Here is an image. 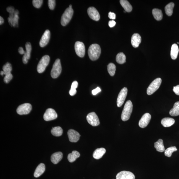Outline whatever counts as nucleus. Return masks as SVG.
<instances>
[{
  "label": "nucleus",
  "instance_id": "41",
  "mask_svg": "<svg viewBox=\"0 0 179 179\" xmlns=\"http://www.w3.org/2000/svg\"><path fill=\"white\" fill-rule=\"evenodd\" d=\"M101 91V89L99 87H97L95 89L93 90L92 91V93L94 95H96L97 93H99V92Z\"/></svg>",
  "mask_w": 179,
  "mask_h": 179
},
{
  "label": "nucleus",
  "instance_id": "2",
  "mask_svg": "<svg viewBox=\"0 0 179 179\" xmlns=\"http://www.w3.org/2000/svg\"><path fill=\"white\" fill-rule=\"evenodd\" d=\"M101 53V48L99 45L93 44L90 46L88 54L90 58L92 61L97 60L99 58Z\"/></svg>",
  "mask_w": 179,
  "mask_h": 179
},
{
  "label": "nucleus",
  "instance_id": "24",
  "mask_svg": "<svg viewBox=\"0 0 179 179\" xmlns=\"http://www.w3.org/2000/svg\"><path fill=\"white\" fill-rule=\"evenodd\" d=\"M154 147L157 151L162 152L165 151V148L163 144V141L162 139H159L154 144Z\"/></svg>",
  "mask_w": 179,
  "mask_h": 179
},
{
  "label": "nucleus",
  "instance_id": "45",
  "mask_svg": "<svg viewBox=\"0 0 179 179\" xmlns=\"http://www.w3.org/2000/svg\"><path fill=\"white\" fill-rule=\"evenodd\" d=\"M18 52L21 55H24L25 53V51H24L23 48L20 47L19 48L18 50Z\"/></svg>",
  "mask_w": 179,
  "mask_h": 179
},
{
  "label": "nucleus",
  "instance_id": "26",
  "mask_svg": "<svg viewBox=\"0 0 179 179\" xmlns=\"http://www.w3.org/2000/svg\"><path fill=\"white\" fill-rule=\"evenodd\" d=\"M80 154L77 151H74L72 153H70L68 156L67 158L69 161L70 162H73L76 161L77 158L80 156Z\"/></svg>",
  "mask_w": 179,
  "mask_h": 179
},
{
  "label": "nucleus",
  "instance_id": "35",
  "mask_svg": "<svg viewBox=\"0 0 179 179\" xmlns=\"http://www.w3.org/2000/svg\"><path fill=\"white\" fill-rule=\"evenodd\" d=\"M177 150L178 149L175 146L168 148L165 151V155L167 157H170L173 152L177 151Z\"/></svg>",
  "mask_w": 179,
  "mask_h": 179
},
{
  "label": "nucleus",
  "instance_id": "38",
  "mask_svg": "<svg viewBox=\"0 0 179 179\" xmlns=\"http://www.w3.org/2000/svg\"><path fill=\"white\" fill-rule=\"evenodd\" d=\"M13 76L12 74L5 75L4 78V81L5 83H8L12 79Z\"/></svg>",
  "mask_w": 179,
  "mask_h": 179
},
{
  "label": "nucleus",
  "instance_id": "7",
  "mask_svg": "<svg viewBox=\"0 0 179 179\" xmlns=\"http://www.w3.org/2000/svg\"><path fill=\"white\" fill-rule=\"evenodd\" d=\"M50 61V57L48 55L43 56L40 60L37 67V70L40 74L44 72Z\"/></svg>",
  "mask_w": 179,
  "mask_h": 179
},
{
  "label": "nucleus",
  "instance_id": "47",
  "mask_svg": "<svg viewBox=\"0 0 179 179\" xmlns=\"http://www.w3.org/2000/svg\"><path fill=\"white\" fill-rule=\"evenodd\" d=\"M1 75L2 76H3L4 75V72L3 71H1Z\"/></svg>",
  "mask_w": 179,
  "mask_h": 179
},
{
  "label": "nucleus",
  "instance_id": "9",
  "mask_svg": "<svg viewBox=\"0 0 179 179\" xmlns=\"http://www.w3.org/2000/svg\"><path fill=\"white\" fill-rule=\"evenodd\" d=\"M87 120L89 124L93 126H96L100 124V121L98 116L95 112L88 114L87 116Z\"/></svg>",
  "mask_w": 179,
  "mask_h": 179
},
{
  "label": "nucleus",
  "instance_id": "37",
  "mask_svg": "<svg viewBox=\"0 0 179 179\" xmlns=\"http://www.w3.org/2000/svg\"><path fill=\"white\" fill-rule=\"evenodd\" d=\"M49 8L51 10H53L56 6V1L55 0H49L48 1Z\"/></svg>",
  "mask_w": 179,
  "mask_h": 179
},
{
  "label": "nucleus",
  "instance_id": "1",
  "mask_svg": "<svg viewBox=\"0 0 179 179\" xmlns=\"http://www.w3.org/2000/svg\"><path fill=\"white\" fill-rule=\"evenodd\" d=\"M7 11L9 13V17L8 18V22L10 25L12 27H17L18 25L19 11L15 10L13 6H9L7 8Z\"/></svg>",
  "mask_w": 179,
  "mask_h": 179
},
{
  "label": "nucleus",
  "instance_id": "14",
  "mask_svg": "<svg viewBox=\"0 0 179 179\" xmlns=\"http://www.w3.org/2000/svg\"><path fill=\"white\" fill-rule=\"evenodd\" d=\"M87 12L90 17L92 19L96 21L100 20V16L96 8L93 7H89L87 10Z\"/></svg>",
  "mask_w": 179,
  "mask_h": 179
},
{
  "label": "nucleus",
  "instance_id": "16",
  "mask_svg": "<svg viewBox=\"0 0 179 179\" xmlns=\"http://www.w3.org/2000/svg\"><path fill=\"white\" fill-rule=\"evenodd\" d=\"M116 179H135V176L131 172L123 171L116 175Z\"/></svg>",
  "mask_w": 179,
  "mask_h": 179
},
{
  "label": "nucleus",
  "instance_id": "8",
  "mask_svg": "<svg viewBox=\"0 0 179 179\" xmlns=\"http://www.w3.org/2000/svg\"><path fill=\"white\" fill-rule=\"evenodd\" d=\"M32 109V107L30 104L25 103L19 106L16 111L19 115H27L30 112Z\"/></svg>",
  "mask_w": 179,
  "mask_h": 179
},
{
  "label": "nucleus",
  "instance_id": "3",
  "mask_svg": "<svg viewBox=\"0 0 179 179\" xmlns=\"http://www.w3.org/2000/svg\"><path fill=\"white\" fill-rule=\"evenodd\" d=\"M133 105L130 100L127 101L124 105L123 112L122 113L121 118L122 121H126L130 118L132 112Z\"/></svg>",
  "mask_w": 179,
  "mask_h": 179
},
{
  "label": "nucleus",
  "instance_id": "12",
  "mask_svg": "<svg viewBox=\"0 0 179 179\" xmlns=\"http://www.w3.org/2000/svg\"><path fill=\"white\" fill-rule=\"evenodd\" d=\"M58 117V115L55 110L52 108H48L46 110L44 115V118L46 121H51L56 119Z\"/></svg>",
  "mask_w": 179,
  "mask_h": 179
},
{
  "label": "nucleus",
  "instance_id": "43",
  "mask_svg": "<svg viewBox=\"0 0 179 179\" xmlns=\"http://www.w3.org/2000/svg\"><path fill=\"white\" fill-rule=\"evenodd\" d=\"M116 24V22L115 21H110L109 22H108V26H109L110 28H112L115 26Z\"/></svg>",
  "mask_w": 179,
  "mask_h": 179
},
{
  "label": "nucleus",
  "instance_id": "23",
  "mask_svg": "<svg viewBox=\"0 0 179 179\" xmlns=\"http://www.w3.org/2000/svg\"><path fill=\"white\" fill-rule=\"evenodd\" d=\"M179 52L178 46L177 44L172 45L170 51V56L172 59L175 60L177 58Z\"/></svg>",
  "mask_w": 179,
  "mask_h": 179
},
{
  "label": "nucleus",
  "instance_id": "25",
  "mask_svg": "<svg viewBox=\"0 0 179 179\" xmlns=\"http://www.w3.org/2000/svg\"><path fill=\"white\" fill-rule=\"evenodd\" d=\"M120 3L126 12H130L132 11V7L128 1L126 0H121Z\"/></svg>",
  "mask_w": 179,
  "mask_h": 179
},
{
  "label": "nucleus",
  "instance_id": "22",
  "mask_svg": "<svg viewBox=\"0 0 179 179\" xmlns=\"http://www.w3.org/2000/svg\"><path fill=\"white\" fill-rule=\"evenodd\" d=\"M175 123V119L170 118H164L162 119L161 121L162 125L165 127L172 126Z\"/></svg>",
  "mask_w": 179,
  "mask_h": 179
},
{
  "label": "nucleus",
  "instance_id": "17",
  "mask_svg": "<svg viewBox=\"0 0 179 179\" xmlns=\"http://www.w3.org/2000/svg\"><path fill=\"white\" fill-rule=\"evenodd\" d=\"M51 36L50 32L48 30L44 32L39 43L41 47H44L47 45L49 41Z\"/></svg>",
  "mask_w": 179,
  "mask_h": 179
},
{
  "label": "nucleus",
  "instance_id": "15",
  "mask_svg": "<svg viewBox=\"0 0 179 179\" xmlns=\"http://www.w3.org/2000/svg\"><path fill=\"white\" fill-rule=\"evenodd\" d=\"M69 140L71 142H77L79 140L80 135L79 133L74 129H70L67 132Z\"/></svg>",
  "mask_w": 179,
  "mask_h": 179
},
{
  "label": "nucleus",
  "instance_id": "18",
  "mask_svg": "<svg viewBox=\"0 0 179 179\" xmlns=\"http://www.w3.org/2000/svg\"><path fill=\"white\" fill-rule=\"evenodd\" d=\"M141 41V38L140 35L138 33H135L131 38V43L133 47L136 48L139 47Z\"/></svg>",
  "mask_w": 179,
  "mask_h": 179
},
{
  "label": "nucleus",
  "instance_id": "6",
  "mask_svg": "<svg viewBox=\"0 0 179 179\" xmlns=\"http://www.w3.org/2000/svg\"><path fill=\"white\" fill-rule=\"evenodd\" d=\"M162 82L161 78H157L154 80L148 87L147 90V94L149 95H150L158 90L161 85Z\"/></svg>",
  "mask_w": 179,
  "mask_h": 179
},
{
  "label": "nucleus",
  "instance_id": "31",
  "mask_svg": "<svg viewBox=\"0 0 179 179\" xmlns=\"http://www.w3.org/2000/svg\"><path fill=\"white\" fill-rule=\"evenodd\" d=\"M126 56L123 53H118L116 56V60L119 64H123L126 62Z\"/></svg>",
  "mask_w": 179,
  "mask_h": 179
},
{
  "label": "nucleus",
  "instance_id": "11",
  "mask_svg": "<svg viewBox=\"0 0 179 179\" xmlns=\"http://www.w3.org/2000/svg\"><path fill=\"white\" fill-rule=\"evenodd\" d=\"M128 90L126 87H124L121 90L119 93L117 100V106L120 107L124 103L127 94Z\"/></svg>",
  "mask_w": 179,
  "mask_h": 179
},
{
  "label": "nucleus",
  "instance_id": "46",
  "mask_svg": "<svg viewBox=\"0 0 179 179\" xmlns=\"http://www.w3.org/2000/svg\"><path fill=\"white\" fill-rule=\"evenodd\" d=\"M4 20L3 18L1 16V17H0V25H2V24L4 23Z\"/></svg>",
  "mask_w": 179,
  "mask_h": 179
},
{
  "label": "nucleus",
  "instance_id": "28",
  "mask_svg": "<svg viewBox=\"0 0 179 179\" xmlns=\"http://www.w3.org/2000/svg\"><path fill=\"white\" fill-rule=\"evenodd\" d=\"M152 14L154 18L157 21L161 20L163 17L162 10L158 9H154L152 10Z\"/></svg>",
  "mask_w": 179,
  "mask_h": 179
},
{
  "label": "nucleus",
  "instance_id": "5",
  "mask_svg": "<svg viewBox=\"0 0 179 179\" xmlns=\"http://www.w3.org/2000/svg\"><path fill=\"white\" fill-rule=\"evenodd\" d=\"M62 71V67L60 60L57 59L54 63L53 68L51 71V77L53 78H58L60 75Z\"/></svg>",
  "mask_w": 179,
  "mask_h": 179
},
{
  "label": "nucleus",
  "instance_id": "21",
  "mask_svg": "<svg viewBox=\"0 0 179 179\" xmlns=\"http://www.w3.org/2000/svg\"><path fill=\"white\" fill-rule=\"evenodd\" d=\"M106 152L105 149L103 148H98L94 151L93 154V158L96 159H99L102 158Z\"/></svg>",
  "mask_w": 179,
  "mask_h": 179
},
{
  "label": "nucleus",
  "instance_id": "32",
  "mask_svg": "<svg viewBox=\"0 0 179 179\" xmlns=\"http://www.w3.org/2000/svg\"><path fill=\"white\" fill-rule=\"evenodd\" d=\"M2 69L4 72V75H5L12 74L11 73L12 70V67L11 64L9 63V62H7L3 66Z\"/></svg>",
  "mask_w": 179,
  "mask_h": 179
},
{
  "label": "nucleus",
  "instance_id": "36",
  "mask_svg": "<svg viewBox=\"0 0 179 179\" xmlns=\"http://www.w3.org/2000/svg\"><path fill=\"white\" fill-rule=\"evenodd\" d=\"M43 1L42 0H33L32 1V5L35 8L39 9L42 6Z\"/></svg>",
  "mask_w": 179,
  "mask_h": 179
},
{
  "label": "nucleus",
  "instance_id": "19",
  "mask_svg": "<svg viewBox=\"0 0 179 179\" xmlns=\"http://www.w3.org/2000/svg\"><path fill=\"white\" fill-rule=\"evenodd\" d=\"M63 157V154L59 152L53 153L51 157V161L53 163L56 164L60 161Z\"/></svg>",
  "mask_w": 179,
  "mask_h": 179
},
{
  "label": "nucleus",
  "instance_id": "10",
  "mask_svg": "<svg viewBox=\"0 0 179 179\" xmlns=\"http://www.w3.org/2000/svg\"><path fill=\"white\" fill-rule=\"evenodd\" d=\"M75 52L77 55L80 58H83L85 56V48L84 45L82 42L77 41L75 45Z\"/></svg>",
  "mask_w": 179,
  "mask_h": 179
},
{
  "label": "nucleus",
  "instance_id": "30",
  "mask_svg": "<svg viewBox=\"0 0 179 179\" xmlns=\"http://www.w3.org/2000/svg\"><path fill=\"white\" fill-rule=\"evenodd\" d=\"M175 6V4L171 2L167 4L165 6V13L168 16H172L173 13V8Z\"/></svg>",
  "mask_w": 179,
  "mask_h": 179
},
{
  "label": "nucleus",
  "instance_id": "34",
  "mask_svg": "<svg viewBox=\"0 0 179 179\" xmlns=\"http://www.w3.org/2000/svg\"><path fill=\"white\" fill-rule=\"evenodd\" d=\"M116 67L115 65L112 63H110L108 66V73L111 76L113 77L115 74Z\"/></svg>",
  "mask_w": 179,
  "mask_h": 179
},
{
  "label": "nucleus",
  "instance_id": "40",
  "mask_svg": "<svg viewBox=\"0 0 179 179\" xmlns=\"http://www.w3.org/2000/svg\"><path fill=\"white\" fill-rule=\"evenodd\" d=\"M108 17L111 19L114 20L116 18V14L115 13L111 12L108 13Z\"/></svg>",
  "mask_w": 179,
  "mask_h": 179
},
{
  "label": "nucleus",
  "instance_id": "27",
  "mask_svg": "<svg viewBox=\"0 0 179 179\" xmlns=\"http://www.w3.org/2000/svg\"><path fill=\"white\" fill-rule=\"evenodd\" d=\"M170 115L173 116L179 115V101L175 103L173 108L169 112Z\"/></svg>",
  "mask_w": 179,
  "mask_h": 179
},
{
  "label": "nucleus",
  "instance_id": "33",
  "mask_svg": "<svg viewBox=\"0 0 179 179\" xmlns=\"http://www.w3.org/2000/svg\"><path fill=\"white\" fill-rule=\"evenodd\" d=\"M25 48L26 51L24 55L29 60L30 58L31 53L32 50V47L31 43L29 42H27L25 45Z\"/></svg>",
  "mask_w": 179,
  "mask_h": 179
},
{
  "label": "nucleus",
  "instance_id": "39",
  "mask_svg": "<svg viewBox=\"0 0 179 179\" xmlns=\"http://www.w3.org/2000/svg\"><path fill=\"white\" fill-rule=\"evenodd\" d=\"M173 91L176 95L179 96V85L174 86L173 87Z\"/></svg>",
  "mask_w": 179,
  "mask_h": 179
},
{
  "label": "nucleus",
  "instance_id": "48",
  "mask_svg": "<svg viewBox=\"0 0 179 179\" xmlns=\"http://www.w3.org/2000/svg\"><path fill=\"white\" fill-rule=\"evenodd\" d=\"M177 43H178V44H179V43L178 42Z\"/></svg>",
  "mask_w": 179,
  "mask_h": 179
},
{
  "label": "nucleus",
  "instance_id": "29",
  "mask_svg": "<svg viewBox=\"0 0 179 179\" xmlns=\"http://www.w3.org/2000/svg\"><path fill=\"white\" fill-rule=\"evenodd\" d=\"M51 134L54 136L58 137L61 136L63 134V130L60 126L53 127L51 130Z\"/></svg>",
  "mask_w": 179,
  "mask_h": 179
},
{
  "label": "nucleus",
  "instance_id": "13",
  "mask_svg": "<svg viewBox=\"0 0 179 179\" xmlns=\"http://www.w3.org/2000/svg\"><path fill=\"white\" fill-rule=\"evenodd\" d=\"M151 118L150 114L146 113L141 118L139 123V126L141 128H144L147 127L150 123Z\"/></svg>",
  "mask_w": 179,
  "mask_h": 179
},
{
  "label": "nucleus",
  "instance_id": "42",
  "mask_svg": "<svg viewBox=\"0 0 179 179\" xmlns=\"http://www.w3.org/2000/svg\"><path fill=\"white\" fill-rule=\"evenodd\" d=\"M77 93V91L75 89H70L69 92V93L70 96H74Z\"/></svg>",
  "mask_w": 179,
  "mask_h": 179
},
{
  "label": "nucleus",
  "instance_id": "44",
  "mask_svg": "<svg viewBox=\"0 0 179 179\" xmlns=\"http://www.w3.org/2000/svg\"><path fill=\"white\" fill-rule=\"evenodd\" d=\"M78 86V83L77 81H74L73 82L71 86V89H77Z\"/></svg>",
  "mask_w": 179,
  "mask_h": 179
},
{
  "label": "nucleus",
  "instance_id": "4",
  "mask_svg": "<svg viewBox=\"0 0 179 179\" xmlns=\"http://www.w3.org/2000/svg\"><path fill=\"white\" fill-rule=\"evenodd\" d=\"M74 10L72 7L67 8L62 14L61 19V24L64 26H66L69 22L74 14Z\"/></svg>",
  "mask_w": 179,
  "mask_h": 179
},
{
  "label": "nucleus",
  "instance_id": "20",
  "mask_svg": "<svg viewBox=\"0 0 179 179\" xmlns=\"http://www.w3.org/2000/svg\"><path fill=\"white\" fill-rule=\"evenodd\" d=\"M45 165L44 164H40L37 167L34 173V176L35 178H38L42 175L45 171Z\"/></svg>",
  "mask_w": 179,
  "mask_h": 179
}]
</instances>
